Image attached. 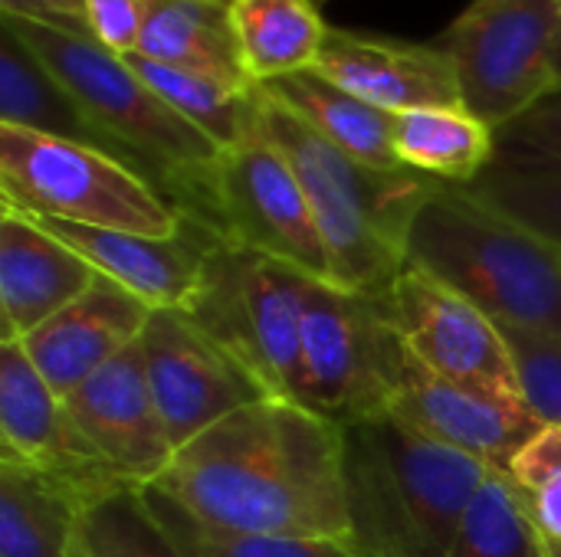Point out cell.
<instances>
[{
    "mask_svg": "<svg viewBox=\"0 0 561 557\" xmlns=\"http://www.w3.org/2000/svg\"><path fill=\"white\" fill-rule=\"evenodd\" d=\"M260 121L279 144L309 197L332 282L355 295H381L408 266V233L440 181L411 167H368L260 89Z\"/></svg>",
    "mask_w": 561,
    "mask_h": 557,
    "instance_id": "4",
    "label": "cell"
},
{
    "mask_svg": "<svg viewBox=\"0 0 561 557\" xmlns=\"http://www.w3.org/2000/svg\"><path fill=\"white\" fill-rule=\"evenodd\" d=\"M460 187L561 246V164L493 161L477 181Z\"/></svg>",
    "mask_w": 561,
    "mask_h": 557,
    "instance_id": "30",
    "label": "cell"
},
{
    "mask_svg": "<svg viewBox=\"0 0 561 557\" xmlns=\"http://www.w3.org/2000/svg\"><path fill=\"white\" fill-rule=\"evenodd\" d=\"M148 384L174 453L270 391L184 309H154L141 338Z\"/></svg>",
    "mask_w": 561,
    "mask_h": 557,
    "instance_id": "13",
    "label": "cell"
},
{
    "mask_svg": "<svg viewBox=\"0 0 561 557\" xmlns=\"http://www.w3.org/2000/svg\"><path fill=\"white\" fill-rule=\"evenodd\" d=\"M513 351L526 404L542 423L561 427V341L513 325H500Z\"/></svg>",
    "mask_w": 561,
    "mask_h": 557,
    "instance_id": "32",
    "label": "cell"
},
{
    "mask_svg": "<svg viewBox=\"0 0 561 557\" xmlns=\"http://www.w3.org/2000/svg\"><path fill=\"white\" fill-rule=\"evenodd\" d=\"M128 66L191 125H197L207 138H214L224 151L233 148L260 112V85L243 89L230 85L217 76L164 66L145 56H125Z\"/></svg>",
    "mask_w": 561,
    "mask_h": 557,
    "instance_id": "26",
    "label": "cell"
},
{
    "mask_svg": "<svg viewBox=\"0 0 561 557\" xmlns=\"http://www.w3.org/2000/svg\"><path fill=\"white\" fill-rule=\"evenodd\" d=\"M381 374L388 410L421 433L480 460L493 473H510L519 450L546 427L523 397L460 387L427 364L381 322Z\"/></svg>",
    "mask_w": 561,
    "mask_h": 557,
    "instance_id": "12",
    "label": "cell"
},
{
    "mask_svg": "<svg viewBox=\"0 0 561 557\" xmlns=\"http://www.w3.org/2000/svg\"><path fill=\"white\" fill-rule=\"evenodd\" d=\"M312 3H316V7H322V3H325V0H312Z\"/></svg>",
    "mask_w": 561,
    "mask_h": 557,
    "instance_id": "38",
    "label": "cell"
},
{
    "mask_svg": "<svg viewBox=\"0 0 561 557\" xmlns=\"http://www.w3.org/2000/svg\"><path fill=\"white\" fill-rule=\"evenodd\" d=\"M561 0H473L447 30L463 108L493 131L556 92Z\"/></svg>",
    "mask_w": 561,
    "mask_h": 557,
    "instance_id": "8",
    "label": "cell"
},
{
    "mask_svg": "<svg viewBox=\"0 0 561 557\" xmlns=\"http://www.w3.org/2000/svg\"><path fill=\"white\" fill-rule=\"evenodd\" d=\"M260 89L273 95L279 105H286L296 118H302L316 135H322L329 144H335L348 158L378 171L401 167L394 154V138H391L394 115L345 92L342 85L319 76L316 69L266 82Z\"/></svg>",
    "mask_w": 561,
    "mask_h": 557,
    "instance_id": "22",
    "label": "cell"
},
{
    "mask_svg": "<svg viewBox=\"0 0 561 557\" xmlns=\"http://www.w3.org/2000/svg\"><path fill=\"white\" fill-rule=\"evenodd\" d=\"M490 473L391 410L342 427L348 542L365 557H447Z\"/></svg>",
    "mask_w": 561,
    "mask_h": 557,
    "instance_id": "2",
    "label": "cell"
},
{
    "mask_svg": "<svg viewBox=\"0 0 561 557\" xmlns=\"http://www.w3.org/2000/svg\"><path fill=\"white\" fill-rule=\"evenodd\" d=\"M115 486L131 483L0 463V557H69L82 509Z\"/></svg>",
    "mask_w": 561,
    "mask_h": 557,
    "instance_id": "20",
    "label": "cell"
},
{
    "mask_svg": "<svg viewBox=\"0 0 561 557\" xmlns=\"http://www.w3.org/2000/svg\"><path fill=\"white\" fill-rule=\"evenodd\" d=\"M0 26L76 95L92 125L138 174H145L174 207L217 227L214 181L224 148L174 112L125 56L108 53L92 36L23 16L0 13Z\"/></svg>",
    "mask_w": 561,
    "mask_h": 557,
    "instance_id": "3",
    "label": "cell"
},
{
    "mask_svg": "<svg viewBox=\"0 0 561 557\" xmlns=\"http://www.w3.org/2000/svg\"><path fill=\"white\" fill-rule=\"evenodd\" d=\"M0 13L23 16V20L49 23V26L69 30V33L92 36L89 13H85V0H0Z\"/></svg>",
    "mask_w": 561,
    "mask_h": 557,
    "instance_id": "35",
    "label": "cell"
},
{
    "mask_svg": "<svg viewBox=\"0 0 561 557\" xmlns=\"http://www.w3.org/2000/svg\"><path fill=\"white\" fill-rule=\"evenodd\" d=\"M493 161L561 164V92L546 95L536 108L496 131Z\"/></svg>",
    "mask_w": 561,
    "mask_h": 557,
    "instance_id": "33",
    "label": "cell"
},
{
    "mask_svg": "<svg viewBox=\"0 0 561 557\" xmlns=\"http://www.w3.org/2000/svg\"><path fill=\"white\" fill-rule=\"evenodd\" d=\"M30 220H36L46 233L62 240L82 259H89L95 272L115 279L151 309H184L194 299L210 256L227 243L217 227L191 213L181 217V227L171 236L99 230L49 217Z\"/></svg>",
    "mask_w": 561,
    "mask_h": 557,
    "instance_id": "15",
    "label": "cell"
},
{
    "mask_svg": "<svg viewBox=\"0 0 561 557\" xmlns=\"http://www.w3.org/2000/svg\"><path fill=\"white\" fill-rule=\"evenodd\" d=\"M552 82H556V92H561V39L556 46V56H552Z\"/></svg>",
    "mask_w": 561,
    "mask_h": 557,
    "instance_id": "36",
    "label": "cell"
},
{
    "mask_svg": "<svg viewBox=\"0 0 561 557\" xmlns=\"http://www.w3.org/2000/svg\"><path fill=\"white\" fill-rule=\"evenodd\" d=\"M510 483L519 492L536 532L549 548H561V427L546 423L513 460Z\"/></svg>",
    "mask_w": 561,
    "mask_h": 557,
    "instance_id": "31",
    "label": "cell"
},
{
    "mask_svg": "<svg viewBox=\"0 0 561 557\" xmlns=\"http://www.w3.org/2000/svg\"><path fill=\"white\" fill-rule=\"evenodd\" d=\"M447 557H549L510 476L490 473Z\"/></svg>",
    "mask_w": 561,
    "mask_h": 557,
    "instance_id": "29",
    "label": "cell"
},
{
    "mask_svg": "<svg viewBox=\"0 0 561 557\" xmlns=\"http://www.w3.org/2000/svg\"><path fill=\"white\" fill-rule=\"evenodd\" d=\"M230 16L253 85L312 69L332 30L312 0H233Z\"/></svg>",
    "mask_w": 561,
    "mask_h": 557,
    "instance_id": "24",
    "label": "cell"
},
{
    "mask_svg": "<svg viewBox=\"0 0 561 557\" xmlns=\"http://www.w3.org/2000/svg\"><path fill=\"white\" fill-rule=\"evenodd\" d=\"M95 460L131 486H154L174 460L158 414L141 345H128L85 384L62 397Z\"/></svg>",
    "mask_w": 561,
    "mask_h": 557,
    "instance_id": "14",
    "label": "cell"
},
{
    "mask_svg": "<svg viewBox=\"0 0 561 557\" xmlns=\"http://www.w3.org/2000/svg\"><path fill=\"white\" fill-rule=\"evenodd\" d=\"M95 266L46 233L26 213H0V345L20 341L76 302L95 279Z\"/></svg>",
    "mask_w": 561,
    "mask_h": 557,
    "instance_id": "19",
    "label": "cell"
},
{
    "mask_svg": "<svg viewBox=\"0 0 561 557\" xmlns=\"http://www.w3.org/2000/svg\"><path fill=\"white\" fill-rule=\"evenodd\" d=\"M230 3L233 0H148L141 39L131 56L256 89L240 62Z\"/></svg>",
    "mask_w": 561,
    "mask_h": 557,
    "instance_id": "21",
    "label": "cell"
},
{
    "mask_svg": "<svg viewBox=\"0 0 561 557\" xmlns=\"http://www.w3.org/2000/svg\"><path fill=\"white\" fill-rule=\"evenodd\" d=\"M214 200L217 227L230 243L332 282L329 253L309 197L299 174L263 128L260 112L250 131L224 151Z\"/></svg>",
    "mask_w": 561,
    "mask_h": 557,
    "instance_id": "9",
    "label": "cell"
},
{
    "mask_svg": "<svg viewBox=\"0 0 561 557\" xmlns=\"http://www.w3.org/2000/svg\"><path fill=\"white\" fill-rule=\"evenodd\" d=\"M408 266L450 286L496 325L561 341V246L460 184L440 181L414 213Z\"/></svg>",
    "mask_w": 561,
    "mask_h": 557,
    "instance_id": "5",
    "label": "cell"
},
{
    "mask_svg": "<svg viewBox=\"0 0 561 557\" xmlns=\"http://www.w3.org/2000/svg\"><path fill=\"white\" fill-rule=\"evenodd\" d=\"M312 69L388 115L463 105L457 66L447 46L332 26Z\"/></svg>",
    "mask_w": 561,
    "mask_h": 557,
    "instance_id": "16",
    "label": "cell"
},
{
    "mask_svg": "<svg viewBox=\"0 0 561 557\" xmlns=\"http://www.w3.org/2000/svg\"><path fill=\"white\" fill-rule=\"evenodd\" d=\"M148 506L184 557H365L348 538H256L201 525L178 502L145 486Z\"/></svg>",
    "mask_w": 561,
    "mask_h": 557,
    "instance_id": "28",
    "label": "cell"
},
{
    "mask_svg": "<svg viewBox=\"0 0 561 557\" xmlns=\"http://www.w3.org/2000/svg\"><path fill=\"white\" fill-rule=\"evenodd\" d=\"M151 489L217 532L348 538L342 430L283 397L214 423Z\"/></svg>",
    "mask_w": 561,
    "mask_h": 557,
    "instance_id": "1",
    "label": "cell"
},
{
    "mask_svg": "<svg viewBox=\"0 0 561 557\" xmlns=\"http://www.w3.org/2000/svg\"><path fill=\"white\" fill-rule=\"evenodd\" d=\"M151 312L154 309L148 302L99 272L76 302L20 338V345L43 381L59 397H69L99 368L141 338Z\"/></svg>",
    "mask_w": 561,
    "mask_h": 557,
    "instance_id": "17",
    "label": "cell"
},
{
    "mask_svg": "<svg viewBox=\"0 0 561 557\" xmlns=\"http://www.w3.org/2000/svg\"><path fill=\"white\" fill-rule=\"evenodd\" d=\"M546 552H549V557H561V548H549V545H546Z\"/></svg>",
    "mask_w": 561,
    "mask_h": 557,
    "instance_id": "37",
    "label": "cell"
},
{
    "mask_svg": "<svg viewBox=\"0 0 561 557\" xmlns=\"http://www.w3.org/2000/svg\"><path fill=\"white\" fill-rule=\"evenodd\" d=\"M0 463L118 479L95 460L62 397L43 381L20 341L0 345Z\"/></svg>",
    "mask_w": 561,
    "mask_h": 557,
    "instance_id": "18",
    "label": "cell"
},
{
    "mask_svg": "<svg viewBox=\"0 0 561 557\" xmlns=\"http://www.w3.org/2000/svg\"><path fill=\"white\" fill-rule=\"evenodd\" d=\"M0 197L26 217L145 236H171L184 217L125 161L13 125H0Z\"/></svg>",
    "mask_w": 561,
    "mask_h": 557,
    "instance_id": "6",
    "label": "cell"
},
{
    "mask_svg": "<svg viewBox=\"0 0 561 557\" xmlns=\"http://www.w3.org/2000/svg\"><path fill=\"white\" fill-rule=\"evenodd\" d=\"M306 272L224 243L184 312L224 345L270 397L293 401L302 355V292Z\"/></svg>",
    "mask_w": 561,
    "mask_h": 557,
    "instance_id": "7",
    "label": "cell"
},
{
    "mask_svg": "<svg viewBox=\"0 0 561 557\" xmlns=\"http://www.w3.org/2000/svg\"><path fill=\"white\" fill-rule=\"evenodd\" d=\"M293 404L339 430L388 410L381 318L368 295L345 292L329 279H306L302 355Z\"/></svg>",
    "mask_w": 561,
    "mask_h": 557,
    "instance_id": "10",
    "label": "cell"
},
{
    "mask_svg": "<svg viewBox=\"0 0 561 557\" xmlns=\"http://www.w3.org/2000/svg\"><path fill=\"white\" fill-rule=\"evenodd\" d=\"M69 557H184L148 506L145 486L95 496L72 532Z\"/></svg>",
    "mask_w": 561,
    "mask_h": 557,
    "instance_id": "27",
    "label": "cell"
},
{
    "mask_svg": "<svg viewBox=\"0 0 561 557\" xmlns=\"http://www.w3.org/2000/svg\"><path fill=\"white\" fill-rule=\"evenodd\" d=\"M371 305L434 374L460 387L526 401L503 328L450 286L404 266L394 286L375 295Z\"/></svg>",
    "mask_w": 561,
    "mask_h": 557,
    "instance_id": "11",
    "label": "cell"
},
{
    "mask_svg": "<svg viewBox=\"0 0 561 557\" xmlns=\"http://www.w3.org/2000/svg\"><path fill=\"white\" fill-rule=\"evenodd\" d=\"M148 0H85L92 39L115 56H131L141 39Z\"/></svg>",
    "mask_w": 561,
    "mask_h": 557,
    "instance_id": "34",
    "label": "cell"
},
{
    "mask_svg": "<svg viewBox=\"0 0 561 557\" xmlns=\"http://www.w3.org/2000/svg\"><path fill=\"white\" fill-rule=\"evenodd\" d=\"M0 125L76 141L128 164V158L92 125V118L82 112L76 95L3 26H0Z\"/></svg>",
    "mask_w": 561,
    "mask_h": 557,
    "instance_id": "23",
    "label": "cell"
},
{
    "mask_svg": "<svg viewBox=\"0 0 561 557\" xmlns=\"http://www.w3.org/2000/svg\"><path fill=\"white\" fill-rule=\"evenodd\" d=\"M391 138L401 167L444 184H470L496 158V131L463 105L401 112Z\"/></svg>",
    "mask_w": 561,
    "mask_h": 557,
    "instance_id": "25",
    "label": "cell"
}]
</instances>
